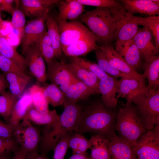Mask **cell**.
<instances>
[{
	"label": "cell",
	"instance_id": "obj_1",
	"mask_svg": "<svg viewBox=\"0 0 159 159\" xmlns=\"http://www.w3.org/2000/svg\"><path fill=\"white\" fill-rule=\"evenodd\" d=\"M75 132L100 135L107 139L115 134V126L117 112L106 106L102 99L82 105Z\"/></svg>",
	"mask_w": 159,
	"mask_h": 159
},
{
	"label": "cell",
	"instance_id": "obj_2",
	"mask_svg": "<svg viewBox=\"0 0 159 159\" xmlns=\"http://www.w3.org/2000/svg\"><path fill=\"white\" fill-rule=\"evenodd\" d=\"M64 106V110L58 120L44 127L40 141L41 154L46 155L50 151L54 150L63 136L69 132L75 130L82 105L77 103L66 104Z\"/></svg>",
	"mask_w": 159,
	"mask_h": 159
},
{
	"label": "cell",
	"instance_id": "obj_3",
	"mask_svg": "<svg viewBox=\"0 0 159 159\" xmlns=\"http://www.w3.org/2000/svg\"><path fill=\"white\" fill-rule=\"evenodd\" d=\"M78 19L94 34L97 42L101 45H111L114 39L115 24L108 8L97 7L82 14Z\"/></svg>",
	"mask_w": 159,
	"mask_h": 159
},
{
	"label": "cell",
	"instance_id": "obj_4",
	"mask_svg": "<svg viewBox=\"0 0 159 159\" xmlns=\"http://www.w3.org/2000/svg\"><path fill=\"white\" fill-rule=\"evenodd\" d=\"M120 137L134 145L141 136L146 131L131 102H126L125 106L119 108L117 113L115 126Z\"/></svg>",
	"mask_w": 159,
	"mask_h": 159
},
{
	"label": "cell",
	"instance_id": "obj_5",
	"mask_svg": "<svg viewBox=\"0 0 159 159\" xmlns=\"http://www.w3.org/2000/svg\"><path fill=\"white\" fill-rule=\"evenodd\" d=\"M131 102L146 131L159 123V89L148 90L135 96Z\"/></svg>",
	"mask_w": 159,
	"mask_h": 159
},
{
	"label": "cell",
	"instance_id": "obj_6",
	"mask_svg": "<svg viewBox=\"0 0 159 159\" xmlns=\"http://www.w3.org/2000/svg\"><path fill=\"white\" fill-rule=\"evenodd\" d=\"M109 9L115 20L114 39L116 40L117 47L132 39L138 31L139 25L135 16L128 12L123 4L118 7Z\"/></svg>",
	"mask_w": 159,
	"mask_h": 159
},
{
	"label": "cell",
	"instance_id": "obj_7",
	"mask_svg": "<svg viewBox=\"0 0 159 159\" xmlns=\"http://www.w3.org/2000/svg\"><path fill=\"white\" fill-rule=\"evenodd\" d=\"M131 148L136 159H159V123L143 134Z\"/></svg>",
	"mask_w": 159,
	"mask_h": 159
},
{
	"label": "cell",
	"instance_id": "obj_8",
	"mask_svg": "<svg viewBox=\"0 0 159 159\" xmlns=\"http://www.w3.org/2000/svg\"><path fill=\"white\" fill-rule=\"evenodd\" d=\"M13 137L19 149L26 155L37 151L41 137L38 130L29 120L23 119L13 131Z\"/></svg>",
	"mask_w": 159,
	"mask_h": 159
},
{
	"label": "cell",
	"instance_id": "obj_9",
	"mask_svg": "<svg viewBox=\"0 0 159 159\" xmlns=\"http://www.w3.org/2000/svg\"><path fill=\"white\" fill-rule=\"evenodd\" d=\"M22 54L27 69L37 82L45 84L47 80L45 62L37 44L35 43Z\"/></svg>",
	"mask_w": 159,
	"mask_h": 159
},
{
	"label": "cell",
	"instance_id": "obj_10",
	"mask_svg": "<svg viewBox=\"0 0 159 159\" xmlns=\"http://www.w3.org/2000/svg\"><path fill=\"white\" fill-rule=\"evenodd\" d=\"M56 21L59 26L62 48L92 33L78 20Z\"/></svg>",
	"mask_w": 159,
	"mask_h": 159
},
{
	"label": "cell",
	"instance_id": "obj_11",
	"mask_svg": "<svg viewBox=\"0 0 159 159\" xmlns=\"http://www.w3.org/2000/svg\"><path fill=\"white\" fill-rule=\"evenodd\" d=\"M47 80L57 86L64 95L69 86L78 81L67 67L65 63L54 60L47 65Z\"/></svg>",
	"mask_w": 159,
	"mask_h": 159
},
{
	"label": "cell",
	"instance_id": "obj_12",
	"mask_svg": "<svg viewBox=\"0 0 159 159\" xmlns=\"http://www.w3.org/2000/svg\"><path fill=\"white\" fill-rule=\"evenodd\" d=\"M99 47L112 67L129 77L145 82V79L143 75L130 66L112 45H102Z\"/></svg>",
	"mask_w": 159,
	"mask_h": 159
},
{
	"label": "cell",
	"instance_id": "obj_13",
	"mask_svg": "<svg viewBox=\"0 0 159 159\" xmlns=\"http://www.w3.org/2000/svg\"><path fill=\"white\" fill-rule=\"evenodd\" d=\"M49 11L30 21L25 26L22 37V53L34 44L46 30V19Z\"/></svg>",
	"mask_w": 159,
	"mask_h": 159
},
{
	"label": "cell",
	"instance_id": "obj_14",
	"mask_svg": "<svg viewBox=\"0 0 159 159\" xmlns=\"http://www.w3.org/2000/svg\"><path fill=\"white\" fill-rule=\"evenodd\" d=\"M147 89L145 82L132 78H121L117 81L116 98H124L126 102H131L135 96Z\"/></svg>",
	"mask_w": 159,
	"mask_h": 159
},
{
	"label": "cell",
	"instance_id": "obj_15",
	"mask_svg": "<svg viewBox=\"0 0 159 159\" xmlns=\"http://www.w3.org/2000/svg\"><path fill=\"white\" fill-rule=\"evenodd\" d=\"M153 36L148 29L138 28L132 39L137 46L141 57L145 61L154 55H157L159 49L153 42Z\"/></svg>",
	"mask_w": 159,
	"mask_h": 159
},
{
	"label": "cell",
	"instance_id": "obj_16",
	"mask_svg": "<svg viewBox=\"0 0 159 159\" xmlns=\"http://www.w3.org/2000/svg\"><path fill=\"white\" fill-rule=\"evenodd\" d=\"M96 42L97 38L92 33L62 48L63 53L72 57L85 56L98 47Z\"/></svg>",
	"mask_w": 159,
	"mask_h": 159
},
{
	"label": "cell",
	"instance_id": "obj_17",
	"mask_svg": "<svg viewBox=\"0 0 159 159\" xmlns=\"http://www.w3.org/2000/svg\"><path fill=\"white\" fill-rule=\"evenodd\" d=\"M123 5L129 14L155 15L159 14V0H118Z\"/></svg>",
	"mask_w": 159,
	"mask_h": 159
},
{
	"label": "cell",
	"instance_id": "obj_18",
	"mask_svg": "<svg viewBox=\"0 0 159 159\" xmlns=\"http://www.w3.org/2000/svg\"><path fill=\"white\" fill-rule=\"evenodd\" d=\"M127 63L137 71L142 68V57L132 39L128 40L115 49Z\"/></svg>",
	"mask_w": 159,
	"mask_h": 159
},
{
	"label": "cell",
	"instance_id": "obj_19",
	"mask_svg": "<svg viewBox=\"0 0 159 159\" xmlns=\"http://www.w3.org/2000/svg\"><path fill=\"white\" fill-rule=\"evenodd\" d=\"M117 81L115 78L110 76L99 80V90L102 95L101 99L107 107L115 109L117 105L116 98Z\"/></svg>",
	"mask_w": 159,
	"mask_h": 159
},
{
	"label": "cell",
	"instance_id": "obj_20",
	"mask_svg": "<svg viewBox=\"0 0 159 159\" xmlns=\"http://www.w3.org/2000/svg\"><path fill=\"white\" fill-rule=\"evenodd\" d=\"M33 105L30 95L26 92L16 102L8 120V125L13 131L23 119L29 109Z\"/></svg>",
	"mask_w": 159,
	"mask_h": 159
},
{
	"label": "cell",
	"instance_id": "obj_21",
	"mask_svg": "<svg viewBox=\"0 0 159 159\" xmlns=\"http://www.w3.org/2000/svg\"><path fill=\"white\" fill-rule=\"evenodd\" d=\"M61 1L59 0H22L20 3L22 12L25 15L37 17L50 11L51 6L59 4Z\"/></svg>",
	"mask_w": 159,
	"mask_h": 159
},
{
	"label": "cell",
	"instance_id": "obj_22",
	"mask_svg": "<svg viewBox=\"0 0 159 159\" xmlns=\"http://www.w3.org/2000/svg\"><path fill=\"white\" fill-rule=\"evenodd\" d=\"M65 64L67 68L77 79L94 90L96 94L100 93L99 80L94 73L73 62Z\"/></svg>",
	"mask_w": 159,
	"mask_h": 159
},
{
	"label": "cell",
	"instance_id": "obj_23",
	"mask_svg": "<svg viewBox=\"0 0 159 159\" xmlns=\"http://www.w3.org/2000/svg\"><path fill=\"white\" fill-rule=\"evenodd\" d=\"M111 159H132L134 156L131 145L116 133L107 139Z\"/></svg>",
	"mask_w": 159,
	"mask_h": 159
},
{
	"label": "cell",
	"instance_id": "obj_24",
	"mask_svg": "<svg viewBox=\"0 0 159 159\" xmlns=\"http://www.w3.org/2000/svg\"><path fill=\"white\" fill-rule=\"evenodd\" d=\"M95 94L96 93L94 90L82 82L77 81L70 85L66 90L64 94L65 100L64 105L77 103L86 100Z\"/></svg>",
	"mask_w": 159,
	"mask_h": 159
},
{
	"label": "cell",
	"instance_id": "obj_25",
	"mask_svg": "<svg viewBox=\"0 0 159 159\" xmlns=\"http://www.w3.org/2000/svg\"><path fill=\"white\" fill-rule=\"evenodd\" d=\"M142 68L144 71L142 75L148 81V89H159V56L154 55L145 61Z\"/></svg>",
	"mask_w": 159,
	"mask_h": 159
},
{
	"label": "cell",
	"instance_id": "obj_26",
	"mask_svg": "<svg viewBox=\"0 0 159 159\" xmlns=\"http://www.w3.org/2000/svg\"><path fill=\"white\" fill-rule=\"evenodd\" d=\"M92 159H111L108 140L100 135H93L89 139Z\"/></svg>",
	"mask_w": 159,
	"mask_h": 159
},
{
	"label": "cell",
	"instance_id": "obj_27",
	"mask_svg": "<svg viewBox=\"0 0 159 159\" xmlns=\"http://www.w3.org/2000/svg\"><path fill=\"white\" fill-rule=\"evenodd\" d=\"M9 85V92L18 99L23 94L31 77L28 74L14 73H4Z\"/></svg>",
	"mask_w": 159,
	"mask_h": 159
},
{
	"label": "cell",
	"instance_id": "obj_28",
	"mask_svg": "<svg viewBox=\"0 0 159 159\" xmlns=\"http://www.w3.org/2000/svg\"><path fill=\"white\" fill-rule=\"evenodd\" d=\"M46 25L47 28V33L54 50L55 57L59 58L62 55L63 52L59 26L55 16L49 13L46 18Z\"/></svg>",
	"mask_w": 159,
	"mask_h": 159
},
{
	"label": "cell",
	"instance_id": "obj_29",
	"mask_svg": "<svg viewBox=\"0 0 159 159\" xmlns=\"http://www.w3.org/2000/svg\"><path fill=\"white\" fill-rule=\"evenodd\" d=\"M0 54L11 59L26 72L27 69L24 57L10 44L0 31Z\"/></svg>",
	"mask_w": 159,
	"mask_h": 159
},
{
	"label": "cell",
	"instance_id": "obj_30",
	"mask_svg": "<svg viewBox=\"0 0 159 159\" xmlns=\"http://www.w3.org/2000/svg\"><path fill=\"white\" fill-rule=\"evenodd\" d=\"M59 116L55 110H49L47 113L43 114L37 110L32 105L28 110L23 119L39 125H47L57 121Z\"/></svg>",
	"mask_w": 159,
	"mask_h": 159
},
{
	"label": "cell",
	"instance_id": "obj_31",
	"mask_svg": "<svg viewBox=\"0 0 159 159\" xmlns=\"http://www.w3.org/2000/svg\"><path fill=\"white\" fill-rule=\"evenodd\" d=\"M28 92L34 108L42 113L48 112L49 110V104L44 95L42 87L33 85L29 88Z\"/></svg>",
	"mask_w": 159,
	"mask_h": 159
},
{
	"label": "cell",
	"instance_id": "obj_32",
	"mask_svg": "<svg viewBox=\"0 0 159 159\" xmlns=\"http://www.w3.org/2000/svg\"><path fill=\"white\" fill-rule=\"evenodd\" d=\"M44 95L48 103L53 107L64 106L65 98L61 90L55 85L51 83L42 87Z\"/></svg>",
	"mask_w": 159,
	"mask_h": 159
},
{
	"label": "cell",
	"instance_id": "obj_33",
	"mask_svg": "<svg viewBox=\"0 0 159 159\" xmlns=\"http://www.w3.org/2000/svg\"><path fill=\"white\" fill-rule=\"evenodd\" d=\"M35 43L37 45L47 65L52 63L55 58L54 51L46 30Z\"/></svg>",
	"mask_w": 159,
	"mask_h": 159
},
{
	"label": "cell",
	"instance_id": "obj_34",
	"mask_svg": "<svg viewBox=\"0 0 159 159\" xmlns=\"http://www.w3.org/2000/svg\"><path fill=\"white\" fill-rule=\"evenodd\" d=\"M138 25L147 28L154 38L155 44L159 48V16L154 15L146 17L135 16Z\"/></svg>",
	"mask_w": 159,
	"mask_h": 159
},
{
	"label": "cell",
	"instance_id": "obj_35",
	"mask_svg": "<svg viewBox=\"0 0 159 159\" xmlns=\"http://www.w3.org/2000/svg\"><path fill=\"white\" fill-rule=\"evenodd\" d=\"M68 148L72 149L73 154L87 153L91 147L90 140L82 134L75 132L69 137L68 141Z\"/></svg>",
	"mask_w": 159,
	"mask_h": 159
},
{
	"label": "cell",
	"instance_id": "obj_36",
	"mask_svg": "<svg viewBox=\"0 0 159 159\" xmlns=\"http://www.w3.org/2000/svg\"><path fill=\"white\" fill-rule=\"evenodd\" d=\"M94 51L97 64L108 74L115 77L132 78L122 73L112 67L110 65L107 59L102 50L99 48V46Z\"/></svg>",
	"mask_w": 159,
	"mask_h": 159
},
{
	"label": "cell",
	"instance_id": "obj_37",
	"mask_svg": "<svg viewBox=\"0 0 159 159\" xmlns=\"http://www.w3.org/2000/svg\"><path fill=\"white\" fill-rule=\"evenodd\" d=\"M71 61V62L94 73L99 80L103 78L110 76L104 72L97 64L87 59L80 57H72Z\"/></svg>",
	"mask_w": 159,
	"mask_h": 159
},
{
	"label": "cell",
	"instance_id": "obj_38",
	"mask_svg": "<svg viewBox=\"0 0 159 159\" xmlns=\"http://www.w3.org/2000/svg\"><path fill=\"white\" fill-rule=\"evenodd\" d=\"M18 99L9 91H6L0 95V115L7 120Z\"/></svg>",
	"mask_w": 159,
	"mask_h": 159
},
{
	"label": "cell",
	"instance_id": "obj_39",
	"mask_svg": "<svg viewBox=\"0 0 159 159\" xmlns=\"http://www.w3.org/2000/svg\"><path fill=\"white\" fill-rule=\"evenodd\" d=\"M11 24L18 32L20 40L23 37L25 26L26 19L25 14L20 10L14 9L12 15Z\"/></svg>",
	"mask_w": 159,
	"mask_h": 159
},
{
	"label": "cell",
	"instance_id": "obj_40",
	"mask_svg": "<svg viewBox=\"0 0 159 159\" xmlns=\"http://www.w3.org/2000/svg\"><path fill=\"white\" fill-rule=\"evenodd\" d=\"M0 70L4 73L26 74V72L11 59L0 54Z\"/></svg>",
	"mask_w": 159,
	"mask_h": 159
},
{
	"label": "cell",
	"instance_id": "obj_41",
	"mask_svg": "<svg viewBox=\"0 0 159 159\" xmlns=\"http://www.w3.org/2000/svg\"><path fill=\"white\" fill-rule=\"evenodd\" d=\"M73 131H70L66 133L59 140L54 150L53 159H64L68 148V141Z\"/></svg>",
	"mask_w": 159,
	"mask_h": 159
},
{
	"label": "cell",
	"instance_id": "obj_42",
	"mask_svg": "<svg viewBox=\"0 0 159 159\" xmlns=\"http://www.w3.org/2000/svg\"><path fill=\"white\" fill-rule=\"evenodd\" d=\"M83 5H87L97 7L117 8L123 4L118 1L114 0H76Z\"/></svg>",
	"mask_w": 159,
	"mask_h": 159
},
{
	"label": "cell",
	"instance_id": "obj_43",
	"mask_svg": "<svg viewBox=\"0 0 159 159\" xmlns=\"http://www.w3.org/2000/svg\"><path fill=\"white\" fill-rule=\"evenodd\" d=\"M85 6L81 5L80 6L67 9L60 13H58L55 16L57 20L67 21V20H74L78 18L85 10Z\"/></svg>",
	"mask_w": 159,
	"mask_h": 159
},
{
	"label": "cell",
	"instance_id": "obj_44",
	"mask_svg": "<svg viewBox=\"0 0 159 159\" xmlns=\"http://www.w3.org/2000/svg\"><path fill=\"white\" fill-rule=\"evenodd\" d=\"M18 146L13 138H0V156L11 152L14 153L19 148Z\"/></svg>",
	"mask_w": 159,
	"mask_h": 159
},
{
	"label": "cell",
	"instance_id": "obj_45",
	"mask_svg": "<svg viewBox=\"0 0 159 159\" xmlns=\"http://www.w3.org/2000/svg\"><path fill=\"white\" fill-rule=\"evenodd\" d=\"M13 135V130L10 127L0 120V138H11Z\"/></svg>",
	"mask_w": 159,
	"mask_h": 159
},
{
	"label": "cell",
	"instance_id": "obj_46",
	"mask_svg": "<svg viewBox=\"0 0 159 159\" xmlns=\"http://www.w3.org/2000/svg\"><path fill=\"white\" fill-rule=\"evenodd\" d=\"M13 0H1L0 4V9L12 15L14 9L13 6Z\"/></svg>",
	"mask_w": 159,
	"mask_h": 159
},
{
	"label": "cell",
	"instance_id": "obj_47",
	"mask_svg": "<svg viewBox=\"0 0 159 159\" xmlns=\"http://www.w3.org/2000/svg\"><path fill=\"white\" fill-rule=\"evenodd\" d=\"M6 82L4 74L0 73V95L6 92Z\"/></svg>",
	"mask_w": 159,
	"mask_h": 159
},
{
	"label": "cell",
	"instance_id": "obj_48",
	"mask_svg": "<svg viewBox=\"0 0 159 159\" xmlns=\"http://www.w3.org/2000/svg\"><path fill=\"white\" fill-rule=\"evenodd\" d=\"M68 159H92L87 153L82 154H74Z\"/></svg>",
	"mask_w": 159,
	"mask_h": 159
},
{
	"label": "cell",
	"instance_id": "obj_49",
	"mask_svg": "<svg viewBox=\"0 0 159 159\" xmlns=\"http://www.w3.org/2000/svg\"><path fill=\"white\" fill-rule=\"evenodd\" d=\"M11 159H26V154L19 149L14 153Z\"/></svg>",
	"mask_w": 159,
	"mask_h": 159
},
{
	"label": "cell",
	"instance_id": "obj_50",
	"mask_svg": "<svg viewBox=\"0 0 159 159\" xmlns=\"http://www.w3.org/2000/svg\"><path fill=\"white\" fill-rule=\"evenodd\" d=\"M10 153L4 154L0 156V159H11V156Z\"/></svg>",
	"mask_w": 159,
	"mask_h": 159
},
{
	"label": "cell",
	"instance_id": "obj_51",
	"mask_svg": "<svg viewBox=\"0 0 159 159\" xmlns=\"http://www.w3.org/2000/svg\"><path fill=\"white\" fill-rule=\"evenodd\" d=\"M26 159H34L31 153L26 155Z\"/></svg>",
	"mask_w": 159,
	"mask_h": 159
},
{
	"label": "cell",
	"instance_id": "obj_52",
	"mask_svg": "<svg viewBox=\"0 0 159 159\" xmlns=\"http://www.w3.org/2000/svg\"><path fill=\"white\" fill-rule=\"evenodd\" d=\"M3 21V20H2L1 19V15L0 14V25H1L2 22Z\"/></svg>",
	"mask_w": 159,
	"mask_h": 159
},
{
	"label": "cell",
	"instance_id": "obj_53",
	"mask_svg": "<svg viewBox=\"0 0 159 159\" xmlns=\"http://www.w3.org/2000/svg\"><path fill=\"white\" fill-rule=\"evenodd\" d=\"M132 159H136L135 156H134H134H133V157L132 158Z\"/></svg>",
	"mask_w": 159,
	"mask_h": 159
},
{
	"label": "cell",
	"instance_id": "obj_54",
	"mask_svg": "<svg viewBox=\"0 0 159 159\" xmlns=\"http://www.w3.org/2000/svg\"><path fill=\"white\" fill-rule=\"evenodd\" d=\"M1 0H0V3L1 2Z\"/></svg>",
	"mask_w": 159,
	"mask_h": 159
},
{
	"label": "cell",
	"instance_id": "obj_55",
	"mask_svg": "<svg viewBox=\"0 0 159 159\" xmlns=\"http://www.w3.org/2000/svg\"></svg>",
	"mask_w": 159,
	"mask_h": 159
}]
</instances>
